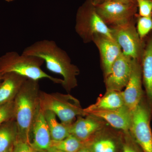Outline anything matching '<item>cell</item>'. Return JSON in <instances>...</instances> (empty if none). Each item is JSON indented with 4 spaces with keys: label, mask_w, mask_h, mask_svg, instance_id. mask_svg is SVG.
<instances>
[{
    "label": "cell",
    "mask_w": 152,
    "mask_h": 152,
    "mask_svg": "<svg viewBox=\"0 0 152 152\" xmlns=\"http://www.w3.org/2000/svg\"><path fill=\"white\" fill-rule=\"evenodd\" d=\"M135 18L137 31L141 39H143L152 31V15L142 17L137 13Z\"/></svg>",
    "instance_id": "7402d4cb"
},
{
    "label": "cell",
    "mask_w": 152,
    "mask_h": 152,
    "mask_svg": "<svg viewBox=\"0 0 152 152\" xmlns=\"http://www.w3.org/2000/svg\"><path fill=\"white\" fill-rule=\"evenodd\" d=\"M102 120L91 115L85 118L78 116L71 125L70 134L84 142H88L104 129V125Z\"/></svg>",
    "instance_id": "7c38bea8"
},
{
    "label": "cell",
    "mask_w": 152,
    "mask_h": 152,
    "mask_svg": "<svg viewBox=\"0 0 152 152\" xmlns=\"http://www.w3.org/2000/svg\"><path fill=\"white\" fill-rule=\"evenodd\" d=\"M88 115L107 122L113 127L121 130L126 134L129 132L132 112L125 106L110 110L94 111L89 113Z\"/></svg>",
    "instance_id": "4fadbf2b"
},
{
    "label": "cell",
    "mask_w": 152,
    "mask_h": 152,
    "mask_svg": "<svg viewBox=\"0 0 152 152\" xmlns=\"http://www.w3.org/2000/svg\"><path fill=\"white\" fill-rule=\"evenodd\" d=\"M107 1V0H93V1H94V4L95 5H96L102 4Z\"/></svg>",
    "instance_id": "4316f807"
},
{
    "label": "cell",
    "mask_w": 152,
    "mask_h": 152,
    "mask_svg": "<svg viewBox=\"0 0 152 152\" xmlns=\"http://www.w3.org/2000/svg\"><path fill=\"white\" fill-rule=\"evenodd\" d=\"M18 136V127L15 119L0 125V152H12Z\"/></svg>",
    "instance_id": "ac0fdd59"
},
{
    "label": "cell",
    "mask_w": 152,
    "mask_h": 152,
    "mask_svg": "<svg viewBox=\"0 0 152 152\" xmlns=\"http://www.w3.org/2000/svg\"><path fill=\"white\" fill-rule=\"evenodd\" d=\"M32 152H48L47 150H38L33 149Z\"/></svg>",
    "instance_id": "f1b7e54d"
},
{
    "label": "cell",
    "mask_w": 152,
    "mask_h": 152,
    "mask_svg": "<svg viewBox=\"0 0 152 152\" xmlns=\"http://www.w3.org/2000/svg\"><path fill=\"white\" fill-rule=\"evenodd\" d=\"M22 54L35 56L43 60L50 72L62 76L63 88L69 92L77 86V76L80 70L72 63L65 51L58 46L55 41L43 39L26 47Z\"/></svg>",
    "instance_id": "6da1fadb"
},
{
    "label": "cell",
    "mask_w": 152,
    "mask_h": 152,
    "mask_svg": "<svg viewBox=\"0 0 152 152\" xmlns=\"http://www.w3.org/2000/svg\"><path fill=\"white\" fill-rule=\"evenodd\" d=\"M6 1L8 2H11L15 0H5Z\"/></svg>",
    "instance_id": "1f68e13d"
},
{
    "label": "cell",
    "mask_w": 152,
    "mask_h": 152,
    "mask_svg": "<svg viewBox=\"0 0 152 152\" xmlns=\"http://www.w3.org/2000/svg\"><path fill=\"white\" fill-rule=\"evenodd\" d=\"M27 79L13 73L3 75L0 83V106L13 101Z\"/></svg>",
    "instance_id": "2e32d148"
},
{
    "label": "cell",
    "mask_w": 152,
    "mask_h": 152,
    "mask_svg": "<svg viewBox=\"0 0 152 152\" xmlns=\"http://www.w3.org/2000/svg\"><path fill=\"white\" fill-rule=\"evenodd\" d=\"M133 58L121 53L115 61L110 73L105 78L107 91H122L129 80Z\"/></svg>",
    "instance_id": "30bf717a"
},
{
    "label": "cell",
    "mask_w": 152,
    "mask_h": 152,
    "mask_svg": "<svg viewBox=\"0 0 152 152\" xmlns=\"http://www.w3.org/2000/svg\"><path fill=\"white\" fill-rule=\"evenodd\" d=\"M32 133L34 135V140L31 146L33 149L48 150L50 147V133L44 112L40 107L33 124Z\"/></svg>",
    "instance_id": "9a60e30c"
},
{
    "label": "cell",
    "mask_w": 152,
    "mask_h": 152,
    "mask_svg": "<svg viewBox=\"0 0 152 152\" xmlns=\"http://www.w3.org/2000/svg\"><path fill=\"white\" fill-rule=\"evenodd\" d=\"M75 30L85 44L92 42L96 34L113 38L111 30L97 12L93 0H86L78 9Z\"/></svg>",
    "instance_id": "5b68a950"
},
{
    "label": "cell",
    "mask_w": 152,
    "mask_h": 152,
    "mask_svg": "<svg viewBox=\"0 0 152 152\" xmlns=\"http://www.w3.org/2000/svg\"><path fill=\"white\" fill-rule=\"evenodd\" d=\"M88 145L92 152L117 151L116 142L113 138L107 136H103V137L97 138Z\"/></svg>",
    "instance_id": "44dd1931"
},
{
    "label": "cell",
    "mask_w": 152,
    "mask_h": 152,
    "mask_svg": "<svg viewBox=\"0 0 152 152\" xmlns=\"http://www.w3.org/2000/svg\"><path fill=\"white\" fill-rule=\"evenodd\" d=\"M3 77V75H0V83H1Z\"/></svg>",
    "instance_id": "4dcf8cb0"
},
{
    "label": "cell",
    "mask_w": 152,
    "mask_h": 152,
    "mask_svg": "<svg viewBox=\"0 0 152 152\" xmlns=\"http://www.w3.org/2000/svg\"><path fill=\"white\" fill-rule=\"evenodd\" d=\"M107 1H108V0H107ZM120 1H126L129 2H137V0H120Z\"/></svg>",
    "instance_id": "f546056e"
},
{
    "label": "cell",
    "mask_w": 152,
    "mask_h": 152,
    "mask_svg": "<svg viewBox=\"0 0 152 152\" xmlns=\"http://www.w3.org/2000/svg\"><path fill=\"white\" fill-rule=\"evenodd\" d=\"M13 119L14 100L0 106V125Z\"/></svg>",
    "instance_id": "603a6c76"
},
{
    "label": "cell",
    "mask_w": 152,
    "mask_h": 152,
    "mask_svg": "<svg viewBox=\"0 0 152 152\" xmlns=\"http://www.w3.org/2000/svg\"><path fill=\"white\" fill-rule=\"evenodd\" d=\"M43 111L48 126L52 140H61L71 134L70 129L72 124L59 123L57 121L56 115L53 112L50 110Z\"/></svg>",
    "instance_id": "d6986e66"
},
{
    "label": "cell",
    "mask_w": 152,
    "mask_h": 152,
    "mask_svg": "<svg viewBox=\"0 0 152 152\" xmlns=\"http://www.w3.org/2000/svg\"><path fill=\"white\" fill-rule=\"evenodd\" d=\"M144 39L145 48L141 61L142 83L152 118V31Z\"/></svg>",
    "instance_id": "5bb4252c"
},
{
    "label": "cell",
    "mask_w": 152,
    "mask_h": 152,
    "mask_svg": "<svg viewBox=\"0 0 152 152\" xmlns=\"http://www.w3.org/2000/svg\"><path fill=\"white\" fill-rule=\"evenodd\" d=\"M142 77L141 62L133 59L129 80L123 92L125 106L132 112L141 102L145 92L142 89Z\"/></svg>",
    "instance_id": "9c48e42d"
},
{
    "label": "cell",
    "mask_w": 152,
    "mask_h": 152,
    "mask_svg": "<svg viewBox=\"0 0 152 152\" xmlns=\"http://www.w3.org/2000/svg\"><path fill=\"white\" fill-rule=\"evenodd\" d=\"M77 152H92L88 145L86 142H85L84 145Z\"/></svg>",
    "instance_id": "484cf974"
},
{
    "label": "cell",
    "mask_w": 152,
    "mask_h": 152,
    "mask_svg": "<svg viewBox=\"0 0 152 152\" xmlns=\"http://www.w3.org/2000/svg\"><path fill=\"white\" fill-rule=\"evenodd\" d=\"M40 107L43 111L53 112L63 124L71 125L77 116L88 115L78 100L70 94L40 91Z\"/></svg>",
    "instance_id": "277c9868"
},
{
    "label": "cell",
    "mask_w": 152,
    "mask_h": 152,
    "mask_svg": "<svg viewBox=\"0 0 152 152\" xmlns=\"http://www.w3.org/2000/svg\"><path fill=\"white\" fill-rule=\"evenodd\" d=\"M44 63L43 60L35 56L8 52L0 57V75L13 73L34 80L48 79L61 85L63 79L54 77L41 69Z\"/></svg>",
    "instance_id": "3957f363"
},
{
    "label": "cell",
    "mask_w": 152,
    "mask_h": 152,
    "mask_svg": "<svg viewBox=\"0 0 152 152\" xmlns=\"http://www.w3.org/2000/svg\"><path fill=\"white\" fill-rule=\"evenodd\" d=\"M136 24L135 16L126 23L109 28L111 30L112 37L121 47L123 53L141 62L145 41L139 36Z\"/></svg>",
    "instance_id": "52a82bcc"
},
{
    "label": "cell",
    "mask_w": 152,
    "mask_h": 152,
    "mask_svg": "<svg viewBox=\"0 0 152 152\" xmlns=\"http://www.w3.org/2000/svg\"><path fill=\"white\" fill-rule=\"evenodd\" d=\"M92 42L99 52L102 69L105 78L110 73L114 63L122 53V49L113 38L102 34H95Z\"/></svg>",
    "instance_id": "8fae6325"
},
{
    "label": "cell",
    "mask_w": 152,
    "mask_h": 152,
    "mask_svg": "<svg viewBox=\"0 0 152 152\" xmlns=\"http://www.w3.org/2000/svg\"><path fill=\"white\" fill-rule=\"evenodd\" d=\"M40 91L39 81L28 79L14 100L18 139L30 145L33 124L40 107Z\"/></svg>",
    "instance_id": "7a4b0ae2"
},
{
    "label": "cell",
    "mask_w": 152,
    "mask_h": 152,
    "mask_svg": "<svg viewBox=\"0 0 152 152\" xmlns=\"http://www.w3.org/2000/svg\"><path fill=\"white\" fill-rule=\"evenodd\" d=\"M152 118L145 94L132 112L129 132L143 152H152V132L150 122Z\"/></svg>",
    "instance_id": "8992f818"
},
{
    "label": "cell",
    "mask_w": 152,
    "mask_h": 152,
    "mask_svg": "<svg viewBox=\"0 0 152 152\" xmlns=\"http://www.w3.org/2000/svg\"><path fill=\"white\" fill-rule=\"evenodd\" d=\"M84 144L75 136L70 134L61 140H52L50 147L64 152H77Z\"/></svg>",
    "instance_id": "ffe728a7"
},
{
    "label": "cell",
    "mask_w": 152,
    "mask_h": 152,
    "mask_svg": "<svg viewBox=\"0 0 152 152\" xmlns=\"http://www.w3.org/2000/svg\"><path fill=\"white\" fill-rule=\"evenodd\" d=\"M33 148L27 142L18 139L12 152H32Z\"/></svg>",
    "instance_id": "d4e9b609"
},
{
    "label": "cell",
    "mask_w": 152,
    "mask_h": 152,
    "mask_svg": "<svg viewBox=\"0 0 152 152\" xmlns=\"http://www.w3.org/2000/svg\"><path fill=\"white\" fill-rule=\"evenodd\" d=\"M139 15L148 17L152 15V0H137Z\"/></svg>",
    "instance_id": "cb8c5ba5"
},
{
    "label": "cell",
    "mask_w": 152,
    "mask_h": 152,
    "mask_svg": "<svg viewBox=\"0 0 152 152\" xmlns=\"http://www.w3.org/2000/svg\"><path fill=\"white\" fill-rule=\"evenodd\" d=\"M124 106L122 91H107L104 95L98 98L95 104L84 109V110L88 115L89 113L94 111L116 110Z\"/></svg>",
    "instance_id": "e0dca14e"
},
{
    "label": "cell",
    "mask_w": 152,
    "mask_h": 152,
    "mask_svg": "<svg viewBox=\"0 0 152 152\" xmlns=\"http://www.w3.org/2000/svg\"><path fill=\"white\" fill-rule=\"evenodd\" d=\"M47 151H48V152H64L59 151V150L56 149L54 148H51V147L49 148L47 150Z\"/></svg>",
    "instance_id": "83f0119b"
},
{
    "label": "cell",
    "mask_w": 152,
    "mask_h": 152,
    "mask_svg": "<svg viewBox=\"0 0 152 152\" xmlns=\"http://www.w3.org/2000/svg\"><path fill=\"white\" fill-rule=\"evenodd\" d=\"M96 11L109 27L126 23L134 18L137 2L108 0L95 5Z\"/></svg>",
    "instance_id": "ba28073f"
}]
</instances>
